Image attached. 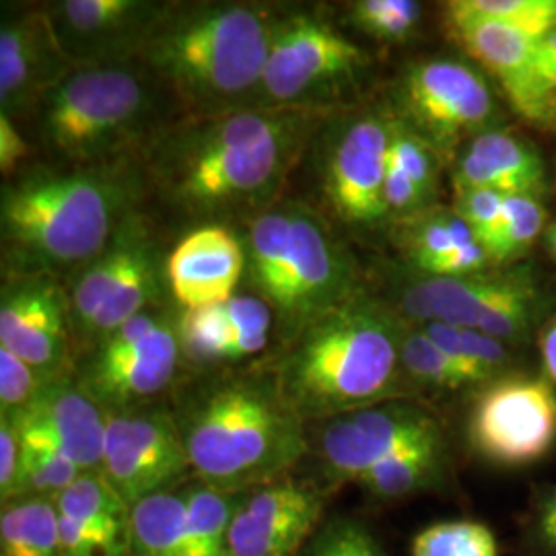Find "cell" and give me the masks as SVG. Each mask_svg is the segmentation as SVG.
Returning <instances> with one entry per match:
<instances>
[{
  "label": "cell",
  "mask_w": 556,
  "mask_h": 556,
  "mask_svg": "<svg viewBox=\"0 0 556 556\" xmlns=\"http://www.w3.org/2000/svg\"><path fill=\"white\" fill-rule=\"evenodd\" d=\"M330 112L248 108L153 135L144 174L179 213L211 220L270 208Z\"/></svg>",
  "instance_id": "6da1fadb"
},
{
  "label": "cell",
  "mask_w": 556,
  "mask_h": 556,
  "mask_svg": "<svg viewBox=\"0 0 556 556\" xmlns=\"http://www.w3.org/2000/svg\"><path fill=\"white\" fill-rule=\"evenodd\" d=\"M139 176L122 161L34 169L2 186L7 277H56L100 256L135 211Z\"/></svg>",
  "instance_id": "7a4b0ae2"
},
{
  "label": "cell",
  "mask_w": 556,
  "mask_h": 556,
  "mask_svg": "<svg viewBox=\"0 0 556 556\" xmlns=\"http://www.w3.org/2000/svg\"><path fill=\"white\" fill-rule=\"evenodd\" d=\"M404 328L392 305L361 291L280 344L268 371L305 425L397 400Z\"/></svg>",
  "instance_id": "3957f363"
},
{
  "label": "cell",
  "mask_w": 556,
  "mask_h": 556,
  "mask_svg": "<svg viewBox=\"0 0 556 556\" xmlns=\"http://www.w3.org/2000/svg\"><path fill=\"white\" fill-rule=\"evenodd\" d=\"M280 13L256 2L172 4L137 60L186 118L256 108Z\"/></svg>",
  "instance_id": "277c9868"
},
{
  "label": "cell",
  "mask_w": 556,
  "mask_h": 556,
  "mask_svg": "<svg viewBox=\"0 0 556 556\" xmlns=\"http://www.w3.org/2000/svg\"><path fill=\"white\" fill-rule=\"evenodd\" d=\"M174 418L192 475L229 495L287 477L309 450L305 422L268 369L202 381Z\"/></svg>",
  "instance_id": "5b68a950"
},
{
  "label": "cell",
  "mask_w": 556,
  "mask_h": 556,
  "mask_svg": "<svg viewBox=\"0 0 556 556\" xmlns=\"http://www.w3.org/2000/svg\"><path fill=\"white\" fill-rule=\"evenodd\" d=\"M41 139L73 167L118 161L155 116L153 87L132 64L75 68L40 108Z\"/></svg>",
  "instance_id": "8992f818"
},
{
  "label": "cell",
  "mask_w": 556,
  "mask_h": 556,
  "mask_svg": "<svg viewBox=\"0 0 556 556\" xmlns=\"http://www.w3.org/2000/svg\"><path fill=\"white\" fill-rule=\"evenodd\" d=\"M397 314L413 324H450L478 330L505 344L528 342L551 295L528 264L489 268L470 277H418L400 282Z\"/></svg>",
  "instance_id": "52a82bcc"
},
{
  "label": "cell",
  "mask_w": 556,
  "mask_h": 556,
  "mask_svg": "<svg viewBox=\"0 0 556 556\" xmlns=\"http://www.w3.org/2000/svg\"><path fill=\"white\" fill-rule=\"evenodd\" d=\"M371 56L321 11H282L260 83L256 108L330 112L353 93Z\"/></svg>",
  "instance_id": "ba28073f"
},
{
  "label": "cell",
  "mask_w": 556,
  "mask_h": 556,
  "mask_svg": "<svg viewBox=\"0 0 556 556\" xmlns=\"http://www.w3.org/2000/svg\"><path fill=\"white\" fill-rule=\"evenodd\" d=\"M397 118L413 126L439 157L454 160L457 149L493 130L497 100L482 73L452 59L410 64L396 89Z\"/></svg>",
  "instance_id": "9c48e42d"
},
{
  "label": "cell",
  "mask_w": 556,
  "mask_h": 556,
  "mask_svg": "<svg viewBox=\"0 0 556 556\" xmlns=\"http://www.w3.org/2000/svg\"><path fill=\"white\" fill-rule=\"evenodd\" d=\"M321 160V194L332 215L353 229L388 220L383 199L392 142V114L363 112L328 119Z\"/></svg>",
  "instance_id": "30bf717a"
},
{
  "label": "cell",
  "mask_w": 556,
  "mask_h": 556,
  "mask_svg": "<svg viewBox=\"0 0 556 556\" xmlns=\"http://www.w3.org/2000/svg\"><path fill=\"white\" fill-rule=\"evenodd\" d=\"M357 262L318 213L293 204V243L273 305L280 344L340 303L358 295Z\"/></svg>",
  "instance_id": "8fae6325"
},
{
  "label": "cell",
  "mask_w": 556,
  "mask_h": 556,
  "mask_svg": "<svg viewBox=\"0 0 556 556\" xmlns=\"http://www.w3.org/2000/svg\"><path fill=\"white\" fill-rule=\"evenodd\" d=\"M468 441L497 466H528L556 443V390L548 378L503 376L482 388L468 417Z\"/></svg>",
  "instance_id": "7c38bea8"
},
{
  "label": "cell",
  "mask_w": 556,
  "mask_h": 556,
  "mask_svg": "<svg viewBox=\"0 0 556 556\" xmlns=\"http://www.w3.org/2000/svg\"><path fill=\"white\" fill-rule=\"evenodd\" d=\"M438 439H445L438 418L420 404L397 397L324 420L316 456L326 484L338 489L357 482L397 452Z\"/></svg>",
  "instance_id": "4fadbf2b"
},
{
  "label": "cell",
  "mask_w": 556,
  "mask_h": 556,
  "mask_svg": "<svg viewBox=\"0 0 556 556\" xmlns=\"http://www.w3.org/2000/svg\"><path fill=\"white\" fill-rule=\"evenodd\" d=\"M101 472L128 507L174 491L192 472L174 413L147 406L108 413Z\"/></svg>",
  "instance_id": "5bb4252c"
},
{
  "label": "cell",
  "mask_w": 556,
  "mask_h": 556,
  "mask_svg": "<svg viewBox=\"0 0 556 556\" xmlns=\"http://www.w3.org/2000/svg\"><path fill=\"white\" fill-rule=\"evenodd\" d=\"M172 2L60 0L46 9L62 50L77 68L132 64Z\"/></svg>",
  "instance_id": "9a60e30c"
},
{
  "label": "cell",
  "mask_w": 556,
  "mask_h": 556,
  "mask_svg": "<svg viewBox=\"0 0 556 556\" xmlns=\"http://www.w3.org/2000/svg\"><path fill=\"white\" fill-rule=\"evenodd\" d=\"M181 357L179 316L167 314L153 332L132 344L93 349L75 379L105 413H118L165 392L178 376Z\"/></svg>",
  "instance_id": "2e32d148"
},
{
  "label": "cell",
  "mask_w": 556,
  "mask_h": 556,
  "mask_svg": "<svg viewBox=\"0 0 556 556\" xmlns=\"http://www.w3.org/2000/svg\"><path fill=\"white\" fill-rule=\"evenodd\" d=\"M68 293L54 277H11L0 293V349L41 374L68 376L73 353Z\"/></svg>",
  "instance_id": "e0dca14e"
},
{
  "label": "cell",
  "mask_w": 556,
  "mask_h": 556,
  "mask_svg": "<svg viewBox=\"0 0 556 556\" xmlns=\"http://www.w3.org/2000/svg\"><path fill=\"white\" fill-rule=\"evenodd\" d=\"M326 491L280 477L238 495L229 542L233 556H295L318 532Z\"/></svg>",
  "instance_id": "ac0fdd59"
},
{
  "label": "cell",
  "mask_w": 556,
  "mask_h": 556,
  "mask_svg": "<svg viewBox=\"0 0 556 556\" xmlns=\"http://www.w3.org/2000/svg\"><path fill=\"white\" fill-rule=\"evenodd\" d=\"M445 25L470 59L493 75L511 108L542 130L556 128V89L536 60V38L493 21L445 17Z\"/></svg>",
  "instance_id": "d6986e66"
},
{
  "label": "cell",
  "mask_w": 556,
  "mask_h": 556,
  "mask_svg": "<svg viewBox=\"0 0 556 556\" xmlns=\"http://www.w3.org/2000/svg\"><path fill=\"white\" fill-rule=\"evenodd\" d=\"M77 66L62 50L46 9L23 11L0 27V112L9 118L40 108Z\"/></svg>",
  "instance_id": "ffe728a7"
},
{
  "label": "cell",
  "mask_w": 556,
  "mask_h": 556,
  "mask_svg": "<svg viewBox=\"0 0 556 556\" xmlns=\"http://www.w3.org/2000/svg\"><path fill=\"white\" fill-rule=\"evenodd\" d=\"M165 275L181 309L220 305L238 295V285L245 277L243 241L219 223L200 225L174 248Z\"/></svg>",
  "instance_id": "44dd1931"
},
{
  "label": "cell",
  "mask_w": 556,
  "mask_h": 556,
  "mask_svg": "<svg viewBox=\"0 0 556 556\" xmlns=\"http://www.w3.org/2000/svg\"><path fill=\"white\" fill-rule=\"evenodd\" d=\"M275 324L273 307L258 295L238 293L220 305L181 309V353L200 365L239 363L266 349Z\"/></svg>",
  "instance_id": "7402d4cb"
},
{
  "label": "cell",
  "mask_w": 556,
  "mask_h": 556,
  "mask_svg": "<svg viewBox=\"0 0 556 556\" xmlns=\"http://www.w3.org/2000/svg\"><path fill=\"white\" fill-rule=\"evenodd\" d=\"M23 431L52 441L83 472L101 470L108 413L73 376L52 379L20 415H9Z\"/></svg>",
  "instance_id": "603a6c76"
},
{
  "label": "cell",
  "mask_w": 556,
  "mask_h": 556,
  "mask_svg": "<svg viewBox=\"0 0 556 556\" xmlns=\"http://www.w3.org/2000/svg\"><path fill=\"white\" fill-rule=\"evenodd\" d=\"M153 245L155 241L151 238L144 220L140 219L139 213H132L122 223L118 233L100 256L80 268V275L75 278L71 291H66L77 337L85 332L89 321L100 312L101 305L118 289L124 278L137 266V262Z\"/></svg>",
  "instance_id": "cb8c5ba5"
},
{
  "label": "cell",
  "mask_w": 556,
  "mask_h": 556,
  "mask_svg": "<svg viewBox=\"0 0 556 556\" xmlns=\"http://www.w3.org/2000/svg\"><path fill=\"white\" fill-rule=\"evenodd\" d=\"M396 241L413 275L433 277L454 252L478 239L454 208L433 206L413 219L396 223Z\"/></svg>",
  "instance_id": "d4e9b609"
},
{
  "label": "cell",
  "mask_w": 556,
  "mask_h": 556,
  "mask_svg": "<svg viewBox=\"0 0 556 556\" xmlns=\"http://www.w3.org/2000/svg\"><path fill=\"white\" fill-rule=\"evenodd\" d=\"M464 151L493 172L505 197H544L548 186L546 165L528 140L519 139L509 130L493 128L470 140Z\"/></svg>",
  "instance_id": "484cf974"
},
{
  "label": "cell",
  "mask_w": 556,
  "mask_h": 556,
  "mask_svg": "<svg viewBox=\"0 0 556 556\" xmlns=\"http://www.w3.org/2000/svg\"><path fill=\"white\" fill-rule=\"evenodd\" d=\"M445 478V439L402 450L358 478V489L379 501L410 497L438 489Z\"/></svg>",
  "instance_id": "4316f807"
},
{
  "label": "cell",
  "mask_w": 556,
  "mask_h": 556,
  "mask_svg": "<svg viewBox=\"0 0 556 556\" xmlns=\"http://www.w3.org/2000/svg\"><path fill=\"white\" fill-rule=\"evenodd\" d=\"M126 556H188L184 491L160 493L132 507Z\"/></svg>",
  "instance_id": "83f0119b"
},
{
  "label": "cell",
  "mask_w": 556,
  "mask_h": 556,
  "mask_svg": "<svg viewBox=\"0 0 556 556\" xmlns=\"http://www.w3.org/2000/svg\"><path fill=\"white\" fill-rule=\"evenodd\" d=\"M54 501L60 516L75 521L80 528L128 542L132 507L119 497L101 470L83 472Z\"/></svg>",
  "instance_id": "f1b7e54d"
},
{
  "label": "cell",
  "mask_w": 556,
  "mask_h": 556,
  "mask_svg": "<svg viewBox=\"0 0 556 556\" xmlns=\"http://www.w3.org/2000/svg\"><path fill=\"white\" fill-rule=\"evenodd\" d=\"M2 556H59L60 514L52 497L7 501L0 514Z\"/></svg>",
  "instance_id": "f546056e"
},
{
  "label": "cell",
  "mask_w": 556,
  "mask_h": 556,
  "mask_svg": "<svg viewBox=\"0 0 556 556\" xmlns=\"http://www.w3.org/2000/svg\"><path fill=\"white\" fill-rule=\"evenodd\" d=\"M186 497V555L233 556L229 542L231 517L238 495L217 491L208 484L184 489Z\"/></svg>",
  "instance_id": "4dcf8cb0"
},
{
  "label": "cell",
  "mask_w": 556,
  "mask_h": 556,
  "mask_svg": "<svg viewBox=\"0 0 556 556\" xmlns=\"http://www.w3.org/2000/svg\"><path fill=\"white\" fill-rule=\"evenodd\" d=\"M20 435L21 497H59L83 475L79 466L52 441L23 429Z\"/></svg>",
  "instance_id": "1f68e13d"
},
{
  "label": "cell",
  "mask_w": 556,
  "mask_h": 556,
  "mask_svg": "<svg viewBox=\"0 0 556 556\" xmlns=\"http://www.w3.org/2000/svg\"><path fill=\"white\" fill-rule=\"evenodd\" d=\"M548 213L542 199L517 194L507 197L503 204V215L498 223L497 233L486 245V252L495 268L514 266V262L526 256L536 239L546 231Z\"/></svg>",
  "instance_id": "d6a6232c"
},
{
  "label": "cell",
  "mask_w": 556,
  "mask_h": 556,
  "mask_svg": "<svg viewBox=\"0 0 556 556\" xmlns=\"http://www.w3.org/2000/svg\"><path fill=\"white\" fill-rule=\"evenodd\" d=\"M445 17L493 21L542 40L556 29V0H452Z\"/></svg>",
  "instance_id": "836d02e7"
},
{
  "label": "cell",
  "mask_w": 556,
  "mask_h": 556,
  "mask_svg": "<svg viewBox=\"0 0 556 556\" xmlns=\"http://www.w3.org/2000/svg\"><path fill=\"white\" fill-rule=\"evenodd\" d=\"M400 361L404 376L422 388L457 392L470 386L456 363L445 357L431 342V338L425 334V330L413 321H406V328L402 332Z\"/></svg>",
  "instance_id": "e575fe53"
},
{
  "label": "cell",
  "mask_w": 556,
  "mask_h": 556,
  "mask_svg": "<svg viewBox=\"0 0 556 556\" xmlns=\"http://www.w3.org/2000/svg\"><path fill=\"white\" fill-rule=\"evenodd\" d=\"M349 23L365 36L383 43H406L422 20V4L415 0H357L349 4Z\"/></svg>",
  "instance_id": "d590c367"
},
{
  "label": "cell",
  "mask_w": 556,
  "mask_h": 556,
  "mask_svg": "<svg viewBox=\"0 0 556 556\" xmlns=\"http://www.w3.org/2000/svg\"><path fill=\"white\" fill-rule=\"evenodd\" d=\"M413 556H498L495 534L480 521H439L413 540Z\"/></svg>",
  "instance_id": "8d00e7d4"
},
{
  "label": "cell",
  "mask_w": 556,
  "mask_h": 556,
  "mask_svg": "<svg viewBox=\"0 0 556 556\" xmlns=\"http://www.w3.org/2000/svg\"><path fill=\"white\" fill-rule=\"evenodd\" d=\"M390 157L396 161L400 169L417 186L427 206H438L435 200L439 194V155L413 126L397 118L396 114H392Z\"/></svg>",
  "instance_id": "74e56055"
},
{
  "label": "cell",
  "mask_w": 556,
  "mask_h": 556,
  "mask_svg": "<svg viewBox=\"0 0 556 556\" xmlns=\"http://www.w3.org/2000/svg\"><path fill=\"white\" fill-rule=\"evenodd\" d=\"M299 556H388L374 534L355 519H334L303 546Z\"/></svg>",
  "instance_id": "f35d334b"
},
{
  "label": "cell",
  "mask_w": 556,
  "mask_h": 556,
  "mask_svg": "<svg viewBox=\"0 0 556 556\" xmlns=\"http://www.w3.org/2000/svg\"><path fill=\"white\" fill-rule=\"evenodd\" d=\"M52 376L15 357L7 349H0V410L2 415H20L41 390L52 381Z\"/></svg>",
  "instance_id": "ab89813d"
},
{
  "label": "cell",
  "mask_w": 556,
  "mask_h": 556,
  "mask_svg": "<svg viewBox=\"0 0 556 556\" xmlns=\"http://www.w3.org/2000/svg\"><path fill=\"white\" fill-rule=\"evenodd\" d=\"M505 199L507 197L493 190H472V188L456 190L452 208L457 217L472 229V233L484 245V250L497 233Z\"/></svg>",
  "instance_id": "60d3db41"
},
{
  "label": "cell",
  "mask_w": 556,
  "mask_h": 556,
  "mask_svg": "<svg viewBox=\"0 0 556 556\" xmlns=\"http://www.w3.org/2000/svg\"><path fill=\"white\" fill-rule=\"evenodd\" d=\"M59 556H126V540L85 530L60 516Z\"/></svg>",
  "instance_id": "b9f144b4"
},
{
  "label": "cell",
  "mask_w": 556,
  "mask_h": 556,
  "mask_svg": "<svg viewBox=\"0 0 556 556\" xmlns=\"http://www.w3.org/2000/svg\"><path fill=\"white\" fill-rule=\"evenodd\" d=\"M0 495L2 503L21 497V435L9 415H0Z\"/></svg>",
  "instance_id": "7bdbcfd3"
},
{
  "label": "cell",
  "mask_w": 556,
  "mask_h": 556,
  "mask_svg": "<svg viewBox=\"0 0 556 556\" xmlns=\"http://www.w3.org/2000/svg\"><path fill=\"white\" fill-rule=\"evenodd\" d=\"M29 157V144L23 139L15 119L0 112V172L4 178H13L21 163Z\"/></svg>",
  "instance_id": "ee69618b"
},
{
  "label": "cell",
  "mask_w": 556,
  "mask_h": 556,
  "mask_svg": "<svg viewBox=\"0 0 556 556\" xmlns=\"http://www.w3.org/2000/svg\"><path fill=\"white\" fill-rule=\"evenodd\" d=\"M536 530L540 540L551 548L556 542V486L546 489L538 498Z\"/></svg>",
  "instance_id": "f6af8a7d"
},
{
  "label": "cell",
  "mask_w": 556,
  "mask_h": 556,
  "mask_svg": "<svg viewBox=\"0 0 556 556\" xmlns=\"http://www.w3.org/2000/svg\"><path fill=\"white\" fill-rule=\"evenodd\" d=\"M540 351H542L546 378L556 383V314L548 319V324L540 334Z\"/></svg>",
  "instance_id": "bcb514c9"
},
{
  "label": "cell",
  "mask_w": 556,
  "mask_h": 556,
  "mask_svg": "<svg viewBox=\"0 0 556 556\" xmlns=\"http://www.w3.org/2000/svg\"><path fill=\"white\" fill-rule=\"evenodd\" d=\"M536 60L540 71L555 66L556 64V29L551 31L546 38L538 41Z\"/></svg>",
  "instance_id": "7dc6e473"
},
{
  "label": "cell",
  "mask_w": 556,
  "mask_h": 556,
  "mask_svg": "<svg viewBox=\"0 0 556 556\" xmlns=\"http://www.w3.org/2000/svg\"><path fill=\"white\" fill-rule=\"evenodd\" d=\"M544 241H546V248H548V252L553 254V258H556V223L546 227Z\"/></svg>",
  "instance_id": "c3c4849f"
},
{
  "label": "cell",
  "mask_w": 556,
  "mask_h": 556,
  "mask_svg": "<svg viewBox=\"0 0 556 556\" xmlns=\"http://www.w3.org/2000/svg\"><path fill=\"white\" fill-rule=\"evenodd\" d=\"M542 75H544V79L548 80V83H551V85L556 89V64L555 66L544 68V71H542Z\"/></svg>",
  "instance_id": "681fc988"
},
{
  "label": "cell",
  "mask_w": 556,
  "mask_h": 556,
  "mask_svg": "<svg viewBox=\"0 0 556 556\" xmlns=\"http://www.w3.org/2000/svg\"><path fill=\"white\" fill-rule=\"evenodd\" d=\"M551 551H555V553H556V542H555V544H553V546H551Z\"/></svg>",
  "instance_id": "f907efd6"
}]
</instances>
